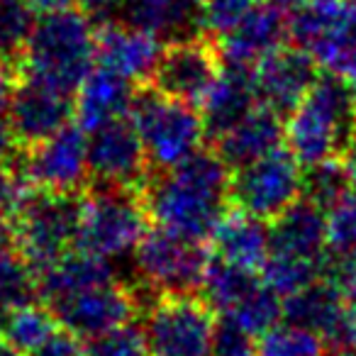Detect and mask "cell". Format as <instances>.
Masks as SVG:
<instances>
[{"label": "cell", "mask_w": 356, "mask_h": 356, "mask_svg": "<svg viewBox=\"0 0 356 356\" xmlns=\"http://www.w3.org/2000/svg\"><path fill=\"white\" fill-rule=\"evenodd\" d=\"M142 195L156 227L205 244L232 203V168L215 149H203L149 178Z\"/></svg>", "instance_id": "6da1fadb"}, {"label": "cell", "mask_w": 356, "mask_h": 356, "mask_svg": "<svg viewBox=\"0 0 356 356\" xmlns=\"http://www.w3.org/2000/svg\"><path fill=\"white\" fill-rule=\"evenodd\" d=\"M95 47L98 22L79 8L40 15L25 51L17 59V69L20 76L76 93L81 81L95 66Z\"/></svg>", "instance_id": "7a4b0ae2"}, {"label": "cell", "mask_w": 356, "mask_h": 356, "mask_svg": "<svg viewBox=\"0 0 356 356\" xmlns=\"http://www.w3.org/2000/svg\"><path fill=\"white\" fill-rule=\"evenodd\" d=\"M356 142V100L339 74L320 76L302 103L286 120V147L302 163L315 166L344 156Z\"/></svg>", "instance_id": "3957f363"}, {"label": "cell", "mask_w": 356, "mask_h": 356, "mask_svg": "<svg viewBox=\"0 0 356 356\" xmlns=\"http://www.w3.org/2000/svg\"><path fill=\"white\" fill-rule=\"evenodd\" d=\"M129 120L137 127L152 168L166 171L188 161L210 139L200 108L168 98L154 86H139Z\"/></svg>", "instance_id": "277c9868"}, {"label": "cell", "mask_w": 356, "mask_h": 356, "mask_svg": "<svg viewBox=\"0 0 356 356\" xmlns=\"http://www.w3.org/2000/svg\"><path fill=\"white\" fill-rule=\"evenodd\" d=\"M149 213L142 191L93 186L81 195V225L76 249L115 259L134 254L149 232Z\"/></svg>", "instance_id": "5b68a950"}, {"label": "cell", "mask_w": 356, "mask_h": 356, "mask_svg": "<svg viewBox=\"0 0 356 356\" xmlns=\"http://www.w3.org/2000/svg\"><path fill=\"white\" fill-rule=\"evenodd\" d=\"M83 195V193H81ZM81 195L27 188L13 213L17 249L44 271L66 252L76 249L81 225Z\"/></svg>", "instance_id": "8992f818"}, {"label": "cell", "mask_w": 356, "mask_h": 356, "mask_svg": "<svg viewBox=\"0 0 356 356\" xmlns=\"http://www.w3.org/2000/svg\"><path fill=\"white\" fill-rule=\"evenodd\" d=\"M13 171L20 184L49 193H86L90 184L88 132L81 124H66L51 137L22 147Z\"/></svg>", "instance_id": "52a82bcc"}, {"label": "cell", "mask_w": 356, "mask_h": 356, "mask_svg": "<svg viewBox=\"0 0 356 356\" xmlns=\"http://www.w3.org/2000/svg\"><path fill=\"white\" fill-rule=\"evenodd\" d=\"M213 259L205 244L173 234L168 229H149L132 254L134 281L159 296L200 293Z\"/></svg>", "instance_id": "ba28073f"}, {"label": "cell", "mask_w": 356, "mask_h": 356, "mask_svg": "<svg viewBox=\"0 0 356 356\" xmlns=\"http://www.w3.org/2000/svg\"><path fill=\"white\" fill-rule=\"evenodd\" d=\"M302 163L293 156L291 149L281 147L257 161L234 168L232 205L264 222H273L302 198Z\"/></svg>", "instance_id": "9c48e42d"}, {"label": "cell", "mask_w": 356, "mask_h": 356, "mask_svg": "<svg viewBox=\"0 0 356 356\" xmlns=\"http://www.w3.org/2000/svg\"><path fill=\"white\" fill-rule=\"evenodd\" d=\"M215 322L200 293L161 296L144 315L149 356H213Z\"/></svg>", "instance_id": "30bf717a"}, {"label": "cell", "mask_w": 356, "mask_h": 356, "mask_svg": "<svg viewBox=\"0 0 356 356\" xmlns=\"http://www.w3.org/2000/svg\"><path fill=\"white\" fill-rule=\"evenodd\" d=\"M288 25L293 44L337 74L356 49V0H302Z\"/></svg>", "instance_id": "8fae6325"}, {"label": "cell", "mask_w": 356, "mask_h": 356, "mask_svg": "<svg viewBox=\"0 0 356 356\" xmlns=\"http://www.w3.org/2000/svg\"><path fill=\"white\" fill-rule=\"evenodd\" d=\"M222 54L213 37H178L166 42L149 83L168 98L200 108L222 74Z\"/></svg>", "instance_id": "7c38bea8"}, {"label": "cell", "mask_w": 356, "mask_h": 356, "mask_svg": "<svg viewBox=\"0 0 356 356\" xmlns=\"http://www.w3.org/2000/svg\"><path fill=\"white\" fill-rule=\"evenodd\" d=\"M88 156L93 186L144 191L152 178V161L129 118L88 132Z\"/></svg>", "instance_id": "4fadbf2b"}, {"label": "cell", "mask_w": 356, "mask_h": 356, "mask_svg": "<svg viewBox=\"0 0 356 356\" xmlns=\"http://www.w3.org/2000/svg\"><path fill=\"white\" fill-rule=\"evenodd\" d=\"M49 307L54 310L59 325L79 334L81 339H95L100 334H108L118 327L129 325L134 315H142L134 286L122 281L76 293Z\"/></svg>", "instance_id": "5bb4252c"}, {"label": "cell", "mask_w": 356, "mask_h": 356, "mask_svg": "<svg viewBox=\"0 0 356 356\" xmlns=\"http://www.w3.org/2000/svg\"><path fill=\"white\" fill-rule=\"evenodd\" d=\"M259 103L288 118L320 79V64L296 44H286L252 69Z\"/></svg>", "instance_id": "9a60e30c"}, {"label": "cell", "mask_w": 356, "mask_h": 356, "mask_svg": "<svg viewBox=\"0 0 356 356\" xmlns=\"http://www.w3.org/2000/svg\"><path fill=\"white\" fill-rule=\"evenodd\" d=\"M76 118L74 93H66L42 81L20 76L15 98H13L10 120L20 147H30L64 129Z\"/></svg>", "instance_id": "2e32d148"}, {"label": "cell", "mask_w": 356, "mask_h": 356, "mask_svg": "<svg viewBox=\"0 0 356 356\" xmlns=\"http://www.w3.org/2000/svg\"><path fill=\"white\" fill-rule=\"evenodd\" d=\"M163 42L159 35L129 22H105L98 25V47H95V64L124 76L132 83L152 81L154 69L161 59Z\"/></svg>", "instance_id": "e0dca14e"}, {"label": "cell", "mask_w": 356, "mask_h": 356, "mask_svg": "<svg viewBox=\"0 0 356 356\" xmlns=\"http://www.w3.org/2000/svg\"><path fill=\"white\" fill-rule=\"evenodd\" d=\"M291 42L288 13H283L271 0H264L254 13H249L237 27L218 40L225 64L254 69L261 59Z\"/></svg>", "instance_id": "ac0fdd59"}, {"label": "cell", "mask_w": 356, "mask_h": 356, "mask_svg": "<svg viewBox=\"0 0 356 356\" xmlns=\"http://www.w3.org/2000/svg\"><path fill=\"white\" fill-rule=\"evenodd\" d=\"M139 86L95 64L74 93L76 120L86 132L129 118Z\"/></svg>", "instance_id": "d6986e66"}, {"label": "cell", "mask_w": 356, "mask_h": 356, "mask_svg": "<svg viewBox=\"0 0 356 356\" xmlns=\"http://www.w3.org/2000/svg\"><path fill=\"white\" fill-rule=\"evenodd\" d=\"M286 142V122L283 115L266 105H257L242 122L215 139V152L225 159L229 168L252 163L266 154L276 152Z\"/></svg>", "instance_id": "ffe728a7"}, {"label": "cell", "mask_w": 356, "mask_h": 356, "mask_svg": "<svg viewBox=\"0 0 356 356\" xmlns=\"http://www.w3.org/2000/svg\"><path fill=\"white\" fill-rule=\"evenodd\" d=\"M210 249L220 261L261 271L271 254V229L268 222L244 213L242 208H229L210 237Z\"/></svg>", "instance_id": "44dd1931"}, {"label": "cell", "mask_w": 356, "mask_h": 356, "mask_svg": "<svg viewBox=\"0 0 356 356\" xmlns=\"http://www.w3.org/2000/svg\"><path fill=\"white\" fill-rule=\"evenodd\" d=\"M268 229H271V254L310 259V261L327 259L325 252L330 249L327 213L307 198H300L273 222H268Z\"/></svg>", "instance_id": "7402d4cb"}, {"label": "cell", "mask_w": 356, "mask_h": 356, "mask_svg": "<svg viewBox=\"0 0 356 356\" xmlns=\"http://www.w3.org/2000/svg\"><path fill=\"white\" fill-rule=\"evenodd\" d=\"M257 105L261 103H259L257 88H254L252 69L225 64L220 79L215 81L208 98L200 105L210 139L215 142L220 134H225L237 122H242Z\"/></svg>", "instance_id": "603a6c76"}, {"label": "cell", "mask_w": 356, "mask_h": 356, "mask_svg": "<svg viewBox=\"0 0 356 356\" xmlns=\"http://www.w3.org/2000/svg\"><path fill=\"white\" fill-rule=\"evenodd\" d=\"M113 281H118V276H115V266L110 259L95 257L83 249H71L49 268L40 271V296L44 302L54 305L76 293Z\"/></svg>", "instance_id": "cb8c5ba5"}, {"label": "cell", "mask_w": 356, "mask_h": 356, "mask_svg": "<svg viewBox=\"0 0 356 356\" xmlns=\"http://www.w3.org/2000/svg\"><path fill=\"white\" fill-rule=\"evenodd\" d=\"M203 0H122L120 17L161 40H178L198 32Z\"/></svg>", "instance_id": "d4e9b609"}, {"label": "cell", "mask_w": 356, "mask_h": 356, "mask_svg": "<svg viewBox=\"0 0 356 356\" xmlns=\"http://www.w3.org/2000/svg\"><path fill=\"white\" fill-rule=\"evenodd\" d=\"M346 300L334 283L327 278L310 283L302 291L283 298V322L293 327H302L325 339L330 330L337 325L339 315L344 312Z\"/></svg>", "instance_id": "484cf974"}, {"label": "cell", "mask_w": 356, "mask_h": 356, "mask_svg": "<svg viewBox=\"0 0 356 356\" xmlns=\"http://www.w3.org/2000/svg\"><path fill=\"white\" fill-rule=\"evenodd\" d=\"M259 283H261L259 271H249V268L213 259L205 273L200 296L218 315H229Z\"/></svg>", "instance_id": "4316f807"}, {"label": "cell", "mask_w": 356, "mask_h": 356, "mask_svg": "<svg viewBox=\"0 0 356 356\" xmlns=\"http://www.w3.org/2000/svg\"><path fill=\"white\" fill-rule=\"evenodd\" d=\"M40 271L20 249L0 252V310H15L40 300Z\"/></svg>", "instance_id": "83f0119b"}, {"label": "cell", "mask_w": 356, "mask_h": 356, "mask_svg": "<svg viewBox=\"0 0 356 356\" xmlns=\"http://www.w3.org/2000/svg\"><path fill=\"white\" fill-rule=\"evenodd\" d=\"M351 191L349 166L344 156L327 159L315 166L305 168V181H302V198L315 203L325 213H330L339 200H344Z\"/></svg>", "instance_id": "f1b7e54d"}, {"label": "cell", "mask_w": 356, "mask_h": 356, "mask_svg": "<svg viewBox=\"0 0 356 356\" xmlns=\"http://www.w3.org/2000/svg\"><path fill=\"white\" fill-rule=\"evenodd\" d=\"M327 261V259H325ZM325 261H310V259L283 257V254H268L266 264L261 266V278L271 291L281 298L302 291L310 283L320 281L325 273Z\"/></svg>", "instance_id": "f546056e"}, {"label": "cell", "mask_w": 356, "mask_h": 356, "mask_svg": "<svg viewBox=\"0 0 356 356\" xmlns=\"http://www.w3.org/2000/svg\"><path fill=\"white\" fill-rule=\"evenodd\" d=\"M225 317H232L254 337H264L268 330L283 322V298L276 291H271L261 278V283Z\"/></svg>", "instance_id": "4dcf8cb0"}, {"label": "cell", "mask_w": 356, "mask_h": 356, "mask_svg": "<svg viewBox=\"0 0 356 356\" xmlns=\"http://www.w3.org/2000/svg\"><path fill=\"white\" fill-rule=\"evenodd\" d=\"M327 344L320 334L302 327L276 325L259 337V356H325Z\"/></svg>", "instance_id": "1f68e13d"}, {"label": "cell", "mask_w": 356, "mask_h": 356, "mask_svg": "<svg viewBox=\"0 0 356 356\" xmlns=\"http://www.w3.org/2000/svg\"><path fill=\"white\" fill-rule=\"evenodd\" d=\"M35 10L27 0H6L0 6V56L17 61L35 30Z\"/></svg>", "instance_id": "d6a6232c"}, {"label": "cell", "mask_w": 356, "mask_h": 356, "mask_svg": "<svg viewBox=\"0 0 356 356\" xmlns=\"http://www.w3.org/2000/svg\"><path fill=\"white\" fill-rule=\"evenodd\" d=\"M264 0H203L198 17V32L220 40L232 27H237L249 13H254Z\"/></svg>", "instance_id": "836d02e7"}, {"label": "cell", "mask_w": 356, "mask_h": 356, "mask_svg": "<svg viewBox=\"0 0 356 356\" xmlns=\"http://www.w3.org/2000/svg\"><path fill=\"white\" fill-rule=\"evenodd\" d=\"M86 356H149L144 325L129 322V325L118 327L108 334L88 339Z\"/></svg>", "instance_id": "e575fe53"}, {"label": "cell", "mask_w": 356, "mask_h": 356, "mask_svg": "<svg viewBox=\"0 0 356 356\" xmlns=\"http://www.w3.org/2000/svg\"><path fill=\"white\" fill-rule=\"evenodd\" d=\"M327 244L332 254L356 249V193L349 191L344 200L327 213Z\"/></svg>", "instance_id": "d590c367"}, {"label": "cell", "mask_w": 356, "mask_h": 356, "mask_svg": "<svg viewBox=\"0 0 356 356\" xmlns=\"http://www.w3.org/2000/svg\"><path fill=\"white\" fill-rule=\"evenodd\" d=\"M213 356H259V337L247 332L232 317L218 315L213 337Z\"/></svg>", "instance_id": "8d00e7d4"}, {"label": "cell", "mask_w": 356, "mask_h": 356, "mask_svg": "<svg viewBox=\"0 0 356 356\" xmlns=\"http://www.w3.org/2000/svg\"><path fill=\"white\" fill-rule=\"evenodd\" d=\"M27 356H86V341L66 327H59Z\"/></svg>", "instance_id": "74e56055"}, {"label": "cell", "mask_w": 356, "mask_h": 356, "mask_svg": "<svg viewBox=\"0 0 356 356\" xmlns=\"http://www.w3.org/2000/svg\"><path fill=\"white\" fill-rule=\"evenodd\" d=\"M327 349L337 346H356V302H346L344 312L339 315L337 325L325 337Z\"/></svg>", "instance_id": "f35d334b"}, {"label": "cell", "mask_w": 356, "mask_h": 356, "mask_svg": "<svg viewBox=\"0 0 356 356\" xmlns=\"http://www.w3.org/2000/svg\"><path fill=\"white\" fill-rule=\"evenodd\" d=\"M25 191L27 188L20 184V178L15 176L13 168L0 166V213L3 215L15 213V208L20 205Z\"/></svg>", "instance_id": "ab89813d"}, {"label": "cell", "mask_w": 356, "mask_h": 356, "mask_svg": "<svg viewBox=\"0 0 356 356\" xmlns=\"http://www.w3.org/2000/svg\"><path fill=\"white\" fill-rule=\"evenodd\" d=\"M17 83H20V69L15 66V61L0 56V118H8L10 113Z\"/></svg>", "instance_id": "60d3db41"}, {"label": "cell", "mask_w": 356, "mask_h": 356, "mask_svg": "<svg viewBox=\"0 0 356 356\" xmlns=\"http://www.w3.org/2000/svg\"><path fill=\"white\" fill-rule=\"evenodd\" d=\"M120 6H122V0H76V8L83 10L98 25H105L115 15H120Z\"/></svg>", "instance_id": "b9f144b4"}, {"label": "cell", "mask_w": 356, "mask_h": 356, "mask_svg": "<svg viewBox=\"0 0 356 356\" xmlns=\"http://www.w3.org/2000/svg\"><path fill=\"white\" fill-rule=\"evenodd\" d=\"M20 142L15 137V129H13L10 120L0 118V166H13L20 154Z\"/></svg>", "instance_id": "7bdbcfd3"}, {"label": "cell", "mask_w": 356, "mask_h": 356, "mask_svg": "<svg viewBox=\"0 0 356 356\" xmlns=\"http://www.w3.org/2000/svg\"><path fill=\"white\" fill-rule=\"evenodd\" d=\"M30 8L35 10V15H51V13H61V10H71L76 8V0H27Z\"/></svg>", "instance_id": "ee69618b"}, {"label": "cell", "mask_w": 356, "mask_h": 356, "mask_svg": "<svg viewBox=\"0 0 356 356\" xmlns=\"http://www.w3.org/2000/svg\"><path fill=\"white\" fill-rule=\"evenodd\" d=\"M17 247V232L15 222H13V215L0 213V252H8V249Z\"/></svg>", "instance_id": "f6af8a7d"}, {"label": "cell", "mask_w": 356, "mask_h": 356, "mask_svg": "<svg viewBox=\"0 0 356 356\" xmlns=\"http://www.w3.org/2000/svg\"><path fill=\"white\" fill-rule=\"evenodd\" d=\"M337 74L344 79V83L349 86L351 95H354V100H356V49L351 51L349 56H346V61L341 64V69L337 71Z\"/></svg>", "instance_id": "bcb514c9"}, {"label": "cell", "mask_w": 356, "mask_h": 356, "mask_svg": "<svg viewBox=\"0 0 356 356\" xmlns=\"http://www.w3.org/2000/svg\"><path fill=\"white\" fill-rule=\"evenodd\" d=\"M0 356H27V354L17 349L15 344H10L6 337H0Z\"/></svg>", "instance_id": "7dc6e473"}, {"label": "cell", "mask_w": 356, "mask_h": 356, "mask_svg": "<svg viewBox=\"0 0 356 356\" xmlns=\"http://www.w3.org/2000/svg\"><path fill=\"white\" fill-rule=\"evenodd\" d=\"M325 356H356V346H337V349H327Z\"/></svg>", "instance_id": "c3c4849f"}, {"label": "cell", "mask_w": 356, "mask_h": 356, "mask_svg": "<svg viewBox=\"0 0 356 356\" xmlns=\"http://www.w3.org/2000/svg\"><path fill=\"white\" fill-rule=\"evenodd\" d=\"M3 3H6V0H0V6H3Z\"/></svg>", "instance_id": "681fc988"}, {"label": "cell", "mask_w": 356, "mask_h": 356, "mask_svg": "<svg viewBox=\"0 0 356 356\" xmlns=\"http://www.w3.org/2000/svg\"><path fill=\"white\" fill-rule=\"evenodd\" d=\"M354 147H356V142H354Z\"/></svg>", "instance_id": "f907efd6"}]
</instances>
